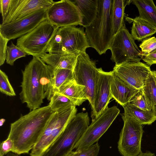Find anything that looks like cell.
<instances>
[{"label": "cell", "mask_w": 156, "mask_h": 156, "mask_svg": "<svg viewBox=\"0 0 156 156\" xmlns=\"http://www.w3.org/2000/svg\"><path fill=\"white\" fill-rule=\"evenodd\" d=\"M77 7L80 14V26L86 27L96 19L98 12V0H71Z\"/></svg>", "instance_id": "19"}, {"label": "cell", "mask_w": 156, "mask_h": 156, "mask_svg": "<svg viewBox=\"0 0 156 156\" xmlns=\"http://www.w3.org/2000/svg\"><path fill=\"white\" fill-rule=\"evenodd\" d=\"M123 107L124 113L131 116L142 125H150L156 120V117L151 110L141 109L130 103Z\"/></svg>", "instance_id": "24"}, {"label": "cell", "mask_w": 156, "mask_h": 156, "mask_svg": "<svg viewBox=\"0 0 156 156\" xmlns=\"http://www.w3.org/2000/svg\"><path fill=\"white\" fill-rule=\"evenodd\" d=\"M139 47L143 53H150L156 48V38L153 37L144 40Z\"/></svg>", "instance_id": "32"}, {"label": "cell", "mask_w": 156, "mask_h": 156, "mask_svg": "<svg viewBox=\"0 0 156 156\" xmlns=\"http://www.w3.org/2000/svg\"><path fill=\"white\" fill-rule=\"evenodd\" d=\"M5 121V119H1L0 120V126H2Z\"/></svg>", "instance_id": "39"}, {"label": "cell", "mask_w": 156, "mask_h": 156, "mask_svg": "<svg viewBox=\"0 0 156 156\" xmlns=\"http://www.w3.org/2000/svg\"><path fill=\"white\" fill-rule=\"evenodd\" d=\"M46 14L47 19L59 28L80 25L81 22L78 9L70 0L54 2L47 9Z\"/></svg>", "instance_id": "12"}, {"label": "cell", "mask_w": 156, "mask_h": 156, "mask_svg": "<svg viewBox=\"0 0 156 156\" xmlns=\"http://www.w3.org/2000/svg\"><path fill=\"white\" fill-rule=\"evenodd\" d=\"M0 66L2 65L6 59L7 44L9 41L0 34Z\"/></svg>", "instance_id": "34"}, {"label": "cell", "mask_w": 156, "mask_h": 156, "mask_svg": "<svg viewBox=\"0 0 156 156\" xmlns=\"http://www.w3.org/2000/svg\"><path fill=\"white\" fill-rule=\"evenodd\" d=\"M54 113L48 105L31 110L11 123L8 137L14 143L12 152L18 155L29 153Z\"/></svg>", "instance_id": "1"}, {"label": "cell", "mask_w": 156, "mask_h": 156, "mask_svg": "<svg viewBox=\"0 0 156 156\" xmlns=\"http://www.w3.org/2000/svg\"><path fill=\"white\" fill-rule=\"evenodd\" d=\"M58 92L68 98L76 106H80L87 100L85 87L78 84L74 79L63 83Z\"/></svg>", "instance_id": "20"}, {"label": "cell", "mask_w": 156, "mask_h": 156, "mask_svg": "<svg viewBox=\"0 0 156 156\" xmlns=\"http://www.w3.org/2000/svg\"><path fill=\"white\" fill-rule=\"evenodd\" d=\"M89 123L87 112L76 114L42 156H67L74 149Z\"/></svg>", "instance_id": "4"}, {"label": "cell", "mask_w": 156, "mask_h": 156, "mask_svg": "<svg viewBox=\"0 0 156 156\" xmlns=\"http://www.w3.org/2000/svg\"><path fill=\"white\" fill-rule=\"evenodd\" d=\"M142 59L149 66L156 64V48L148 53H142Z\"/></svg>", "instance_id": "36"}, {"label": "cell", "mask_w": 156, "mask_h": 156, "mask_svg": "<svg viewBox=\"0 0 156 156\" xmlns=\"http://www.w3.org/2000/svg\"><path fill=\"white\" fill-rule=\"evenodd\" d=\"M48 105L54 112L62 108L76 106L68 98L58 92L55 93Z\"/></svg>", "instance_id": "26"}, {"label": "cell", "mask_w": 156, "mask_h": 156, "mask_svg": "<svg viewBox=\"0 0 156 156\" xmlns=\"http://www.w3.org/2000/svg\"><path fill=\"white\" fill-rule=\"evenodd\" d=\"M98 68L86 52L78 55L73 70L74 79L79 84L84 86L87 100L92 110L94 108L95 88Z\"/></svg>", "instance_id": "11"}, {"label": "cell", "mask_w": 156, "mask_h": 156, "mask_svg": "<svg viewBox=\"0 0 156 156\" xmlns=\"http://www.w3.org/2000/svg\"><path fill=\"white\" fill-rule=\"evenodd\" d=\"M46 64L40 57L34 56L22 72L20 99L31 110L40 108L45 98L42 73Z\"/></svg>", "instance_id": "3"}, {"label": "cell", "mask_w": 156, "mask_h": 156, "mask_svg": "<svg viewBox=\"0 0 156 156\" xmlns=\"http://www.w3.org/2000/svg\"><path fill=\"white\" fill-rule=\"evenodd\" d=\"M130 103L141 109L151 110L147 103L142 89L139 90L132 98Z\"/></svg>", "instance_id": "31"}, {"label": "cell", "mask_w": 156, "mask_h": 156, "mask_svg": "<svg viewBox=\"0 0 156 156\" xmlns=\"http://www.w3.org/2000/svg\"><path fill=\"white\" fill-rule=\"evenodd\" d=\"M120 112L116 106L106 109L99 117L92 121L74 149L77 151L83 150L97 143L111 126Z\"/></svg>", "instance_id": "10"}, {"label": "cell", "mask_w": 156, "mask_h": 156, "mask_svg": "<svg viewBox=\"0 0 156 156\" xmlns=\"http://www.w3.org/2000/svg\"><path fill=\"white\" fill-rule=\"evenodd\" d=\"M27 54L20 48L11 42V44L7 46L6 52V62L13 66L16 60L22 57H25Z\"/></svg>", "instance_id": "28"}, {"label": "cell", "mask_w": 156, "mask_h": 156, "mask_svg": "<svg viewBox=\"0 0 156 156\" xmlns=\"http://www.w3.org/2000/svg\"><path fill=\"white\" fill-rule=\"evenodd\" d=\"M113 74V71L105 72L101 68L98 69L94 91V108L91 112L92 121L99 117L108 108V104L112 98L111 86Z\"/></svg>", "instance_id": "15"}, {"label": "cell", "mask_w": 156, "mask_h": 156, "mask_svg": "<svg viewBox=\"0 0 156 156\" xmlns=\"http://www.w3.org/2000/svg\"><path fill=\"white\" fill-rule=\"evenodd\" d=\"M90 47L83 29L76 26L58 28L51 40L46 53L69 54L86 52Z\"/></svg>", "instance_id": "5"}, {"label": "cell", "mask_w": 156, "mask_h": 156, "mask_svg": "<svg viewBox=\"0 0 156 156\" xmlns=\"http://www.w3.org/2000/svg\"><path fill=\"white\" fill-rule=\"evenodd\" d=\"M121 115L124 125L118 142L119 151L123 156H138L142 153V125L127 114L124 113Z\"/></svg>", "instance_id": "9"}, {"label": "cell", "mask_w": 156, "mask_h": 156, "mask_svg": "<svg viewBox=\"0 0 156 156\" xmlns=\"http://www.w3.org/2000/svg\"><path fill=\"white\" fill-rule=\"evenodd\" d=\"M73 79V71L65 69H54L53 86L55 93L58 92L59 88L65 82Z\"/></svg>", "instance_id": "27"}, {"label": "cell", "mask_w": 156, "mask_h": 156, "mask_svg": "<svg viewBox=\"0 0 156 156\" xmlns=\"http://www.w3.org/2000/svg\"><path fill=\"white\" fill-rule=\"evenodd\" d=\"M80 53L62 55L45 53L40 58L55 69H65L73 71Z\"/></svg>", "instance_id": "18"}, {"label": "cell", "mask_w": 156, "mask_h": 156, "mask_svg": "<svg viewBox=\"0 0 156 156\" xmlns=\"http://www.w3.org/2000/svg\"><path fill=\"white\" fill-rule=\"evenodd\" d=\"M139 90L128 84L114 73L111 86L112 97L122 107L130 103Z\"/></svg>", "instance_id": "17"}, {"label": "cell", "mask_w": 156, "mask_h": 156, "mask_svg": "<svg viewBox=\"0 0 156 156\" xmlns=\"http://www.w3.org/2000/svg\"><path fill=\"white\" fill-rule=\"evenodd\" d=\"M6 156H19L18 154L14 153L12 152H10L8 153Z\"/></svg>", "instance_id": "38"}, {"label": "cell", "mask_w": 156, "mask_h": 156, "mask_svg": "<svg viewBox=\"0 0 156 156\" xmlns=\"http://www.w3.org/2000/svg\"><path fill=\"white\" fill-rule=\"evenodd\" d=\"M54 2L52 0H12L9 13L2 24L17 21L39 10L47 9Z\"/></svg>", "instance_id": "16"}, {"label": "cell", "mask_w": 156, "mask_h": 156, "mask_svg": "<svg viewBox=\"0 0 156 156\" xmlns=\"http://www.w3.org/2000/svg\"><path fill=\"white\" fill-rule=\"evenodd\" d=\"M150 66L140 62H126L115 65L114 74L126 83L137 90L145 85L149 73Z\"/></svg>", "instance_id": "14"}, {"label": "cell", "mask_w": 156, "mask_h": 156, "mask_svg": "<svg viewBox=\"0 0 156 156\" xmlns=\"http://www.w3.org/2000/svg\"><path fill=\"white\" fill-rule=\"evenodd\" d=\"M0 156H1V155H0Z\"/></svg>", "instance_id": "41"}, {"label": "cell", "mask_w": 156, "mask_h": 156, "mask_svg": "<svg viewBox=\"0 0 156 156\" xmlns=\"http://www.w3.org/2000/svg\"><path fill=\"white\" fill-rule=\"evenodd\" d=\"M153 73L154 76L155 77V79H156V71H153Z\"/></svg>", "instance_id": "40"}, {"label": "cell", "mask_w": 156, "mask_h": 156, "mask_svg": "<svg viewBox=\"0 0 156 156\" xmlns=\"http://www.w3.org/2000/svg\"><path fill=\"white\" fill-rule=\"evenodd\" d=\"M112 0H98L97 17L85 33L90 47L94 49L100 55L109 49L113 37L112 18Z\"/></svg>", "instance_id": "2"}, {"label": "cell", "mask_w": 156, "mask_h": 156, "mask_svg": "<svg viewBox=\"0 0 156 156\" xmlns=\"http://www.w3.org/2000/svg\"><path fill=\"white\" fill-rule=\"evenodd\" d=\"M138 9L139 17L156 27V6L152 0H133Z\"/></svg>", "instance_id": "23"}, {"label": "cell", "mask_w": 156, "mask_h": 156, "mask_svg": "<svg viewBox=\"0 0 156 156\" xmlns=\"http://www.w3.org/2000/svg\"><path fill=\"white\" fill-rule=\"evenodd\" d=\"M58 28L46 19L30 32L19 38L16 45L27 55L40 57L46 53Z\"/></svg>", "instance_id": "7"}, {"label": "cell", "mask_w": 156, "mask_h": 156, "mask_svg": "<svg viewBox=\"0 0 156 156\" xmlns=\"http://www.w3.org/2000/svg\"><path fill=\"white\" fill-rule=\"evenodd\" d=\"M47 9L39 10L12 22L1 24L0 34L9 41L19 38L27 34L47 19Z\"/></svg>", "instance_id": "13"}, {"label": "cell", "mask_w": 156, "mask_h": 156, "mask_svg": "<svg viewBox=\"0 0 156 156\" xmlns=\"http://www.w3.org/2000/svg\"><path fill=\"white\" fill-rule=\"evenodd\" d=\"M76 106L54 112L38 141L31 150L30 156H42L77 114Z\"/></svg>", "instance_id": "6"}, {"label": "cell", "mask_w": 156, "mask_h": 156, "mask_svg": "<svg viewBox=\"0 0 156 156\" xmlns=\"http://www.w3.org/2000/svg\"><path fill=\"white\" fill-rule=\"evenodd\" d=\"M129 23L133 22L131 34L134 40L143 41L156 33V27L139 16L134 18L125 16Z\"/></svg>", "instance_id": "21"}, {"label": "cell", "mask_w": 156, "mask_h": 156, "mask_svg": "<svg viewBox=\"0 0 156 156\" xmlns=\"http://www.w3.org/2000/svg\"><path fill=\"white\" fill-rule=\"evenodd\" d=\"M14 147L12 140L8 137L5 140L2 141L0 144V155L4 156L8 153L12 152Z\"/></svg>", "instance_id": "33"}, {"label": "cell", "mask_w": 156, "mask_h": 156, "mask_svg": "<svg viewBox=\"0 0 156 156\" xmlns=\"http://www.w3.org/2000/svg\"><path fill=\"white\" fill-rule=\"evenodd\" d=\"M0 91L7 96L13 97L16 94L6 73L0 70Z\"/></svg>", "instance_id": "29"}, {"label": "cell", "mask_w": 156, "mask_h": 156, "mask_svg": "<svg viewBox=\"0 0 156 156\" xmlns=\"http://www.w3.org/2000/svg\"><path fill=\"white\" fill-rule=\"evenodd\" d=\"M12 0H0V12L2 18V22L6 19L10 8Z\"/></svg>", "instance_id": "35"}, {"label": "cell", "mask_w": 156, "mask_h": 156, "mask_svg": "<svg viewBox=\"0 0 156 156\" xmlns=\"http://www.w3.org/2000/svg\"><path fill=\"white\" fill-rule=\"evenodd\" d=\"M99 150V145L97 142L86 149L72 151L67 156H97Z\"/></svg>", "instance_id": "30"}, {"label": "cell", "mask_w": 156, "mask_h": 156, "mask_svg": "<svg viewBox=\"0 0 156 156\" xmlns=\"http://www.w3.org/2000/svg\"><path fill=\"white\" fill-rule=\"evenodd\" d=\"M112 53L111 59L119 65L126 62H140L142 52L125 24L114 36L109 47Z\"/></svg>", "instance_id": "8"}, {"label": "cell", "mask_w": 156, "mask_h": 156, "mask_svg": "<svg viewBox=\"0 0 156 156\" xmlns=\"http://www.w3.org/2000/svg\"><path fill=\"white\" fill-rule=\"evenodd\" d=\"M132 0H112V18L113 32L115 35L125 24L124 11Z\"/></svg>", "instance_id": "22"}, {"label": "cell", "mask_w": 156, "mask_h": 156, "mask_svg": "<svg viewBox=\"0 0 156 156\" xmlns=\"http://www.w3.org/2000/svg\"><path fill=\"white\" fill-rule=\"evenodd\" d=\"M138 156H155V155L154 153L147 151L145 153L142 152Z\"/></svg>", "instance_id": "37"}, {"label": "cell", "mask_w": 156, "mask_h": 156, "mask_svg": "<svg viewBox=\"0 0 156 156\" xmlns=\"http://www.w3.org/2000/svg\"><path fill=\"white\" fill-rule=\"evenodd\" d=\"M142 90L149 107L156 117V83L153 71L149 73Z\"/></svg>", "instance_id": "25"}]
</instances>
